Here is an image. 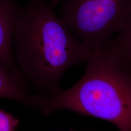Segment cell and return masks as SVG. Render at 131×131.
<instances>
[{
	"instance_id": "1",
	"label": "cell",
	"mask_w": 131,
	"mask_h": 131,
	"mask_svg": "<svg viewBox=\"0 0 131 131\" xmlns=\"http://www.w3.org/2000/svg\"><path fill=\"white\" fill-rule=\"evenodd\" d=\"M13 50L24 81L42 96L60 89L65 72L86 63L91 54L47 0H30L22 7L15 28Z\"/></svg>"
},
{
	"instance_id": "2",
	"label": "cell",
	"mask_w": 131,
	"mask_h": 131,
	"mask_svg": "<svg viewBox=\"0 0 131 131\" xmlns=\"http://www.w3.org/2000/svg\"><path fill=\"white\" fill-rule=\"evenodd\" d=\"M37 109L43 115L70 111L107 121L119 131H131V75L100 52L92 53L79 81L68 89L41 96Z\"/></svg>"
},
{
	"instance_id": "3",
	"label": "cell",
	"mask_w": 131,
	"mask_h": 131,
	"mask_svg": "<svg viewBox=\"0 0 131 131\" xmlns=\"http://www.w3.org/2000/svg\"><path fill=\"white\" fill-rule=\"evenodd\" d=\"M131 0H65L59 16L91 53L123 28Z\"/></svg>"
},
{
	"instance_id": "4",
	"label": "cell",
	"mask_w": 131,
	"mask_h": 131,
	"mask_svg": "<svg viewBox=\"0 0 131 131\" xmlns=\"http://www.w3.org/2000/svg\"><path fill=\"white\" fill-rule=\"evenodd\" d=\"M22 7L16 0H0V64L23 78L15 61L13 50L15 28Z\"/></svg>"
},
{
	"instance_id": "5",
	"label": "cell",
	"mask_w": 131,
	"mask_h": 131,
	"mask_svg": "<svg viewBox=\"0 0 131 131\" xmlns=\"http://www.w3.org/2000/svg\"><path fill=\"white\" fill-rule=\"evenodd\" d=\"M100 52L131 75V7L123 28L117 36L111 38Z\"/></svg>"
},
{
	"instance_id": "6",
	"label": "cell",
	"mask_w": 131,
	"mask_h": 131,
	"mask_svg": "<svg viewBox=\"0 0 131 131\" xmlns=\"http://www.w3.org/2000/svg\"><path fill=\"white\" fill-rule=\"evenodd\" d=\"M20 77L0 64V98L21 103L27 107L37 109L41 95L31 94Z\"/></svg>"
},
{
	"instance_id": "7",
	"label": "cell",
	"mask_w": 131,
	"mask_h": 131,
	"mask_svg": "<svg viewBox=\"0 0 131 131\" xmlns=\"http://www.w3.org/2000/svg\"><path fill=\"white\" fill-rule=\"evenodd\" d=\"M18 124L15 117L0 108V131H16Z\"/></svg>"
},
{
	"instance_id": "8",
	"label": "cell",
	"mask_w": 131,
	"mask_h": 131,
	"mask_svg": "<svg viewBox=\"0 0 131 131\" xmlns=\"http://www.w3.org/2000/svg\"><path fill=\"white\" fill-rule=\"evenodd\" d=\"M60 1V0H54V2H55V3H54V5H53V6H55V5H56L57 3H58V1Z\"/></svg>"
},
{
	"instance_id": "9",
	"label": "cell",
	"mask_w": 131,
	"mask_h": 131,
	"mask_svg": "<svg viewBox=\"0 0 131 131\" xmlns=\"http://www.w3.org/2000/svg\"><path fill=\"white\" fill-rule=\"evenodd\" d=\"M70 131H74V130H70Z\"/></svg>"
}]
</instances>
